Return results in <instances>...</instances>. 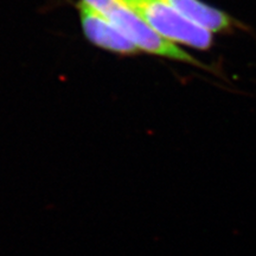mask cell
<instances>
[{"label":"cell","instance_id":"1","mask_svg":"<svg viewBox=\"0 0 256 256\" xmlns=\"http://www.w3.org/2000/svg\"><path fill=\"white\" fill-rule=\"evenodd\" d=\"M132 10L162 37L174 44L208 50L212 46V34L188 20L162 0H119Z\"/></svg>","mask_w":256,"mask_h":256},{"label":"cell","instance_id":"2","mask_svg":"<svg viewBox=\"0 0 256 256\" xmlns=\"http://www.w3.org/2000/svg\"><path fill=\"white\" fill-rule=\"evenodd\" d=\"M116 26L122 34L138 48V50L145 51L152 55L165 57V58L178 60V62L190 63L197 66H206L200 60L194 58L186 51L178 48L158 32H156L146 22L134 14L132 10L124 6L118 0V2L107 14H104Z\"/></svg>","mask_w":256,"mask_h":256},{"label":"cell","instance_id":"3","mask_svg":"<svg viewBox=\"0 0 256 256\" xmlns=\"http://www.w3.org/2000/svg\"><path fill=\"white\" fill-rule=\"evenodd\" d=\"M76 6L83 34L90 43L119 55H136L138 48L106 16L83 2H78Z\"/></svg>","mask_w":256,"mask_h":256},{"label":"cell","instance_id":"4","mask_svg":"<svg viewBox=\"0 0 256 256\" xmlns=\"http://www.w3.org/2000/svg\"><path fill=\"white\" fill-rule=\"evenodd\" d=\"M176 10L188 20L214 32L226 30L232 25V19L220 10L204 4L200 0H162Z\"/></svg>","mask_w":256,"mask_h":256},{"label":"cell","instance_id":"5","mask_svg":"<svg viewBox=\"0 0 256 256\" xmlns=\"http://www.w3.org/2000/svg\"><path fill=\"white\" fill-rule=\"evenodd\" d=\"M81 2H86V4L90 6V8H95L96 11L101 12L102 14H106L115 4H116L118 0H81Z\"/></svg>","mask_w":256,"mask_h":256}]
</instances>
